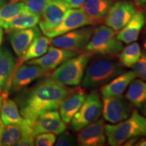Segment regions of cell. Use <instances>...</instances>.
Here are the masks:
<instances>
[{
  "label": "cell",
  "mask_w": 146,
  "mask_h": 146,
  "mask_svg": "<svg viewBox=\"0 0 146 146\" xmlns=\"http://www.w3.org/2000/svg\"><path fill=\"white\" fill-rule=\"evenodd\" d=\"M72 89L47 76L30 88L20 91L16 102L21 116L32 123L43 113L58 110Z\"/></svg>",
  "instance_id": "cell-1"
},
{
  "label": "cell",
  "mask_w": 146,
  "mask_h": 146,
  "mask_svg": "<svg viewBox=\"0 0 146 146\" xmlns=\"http://www.w3.org/2000/svg\"><path fill=\"white\" fill-rule=\"evenodd\" d=\"M105 129L109 145H122L131 138L146 137V117L135 110L126 120L116 124L106 125Z\"/></svg>",
  "instance_id": "cell-2"
},
{
  "label": "cell",
  "mask_w": 146,
  "mask_h": 146,
  "mask_svg": "<svg viewBox=\"0 0 146 146\" xmlns=\"http://www.w3.org/2000/svg\"><path fill=\"white\" fill-rule=\"evenodd\" d=\"M119 62L108 58H101L91 62L85 70L82 79V87L96 89L108 83L125 71Z\"/></svg>",
  "instance_id": "cell-3"
},
{
  "label": "cell",
  "mask_w": 146,
  "mask_h": 146,
  "mask_svg": "<svg viewBox=\"0 0 146 146\" xmlns=\"http://www.w3.org/2000/svg\"><path fill=\"white\" fill-rule=\"evenodd\" d=\"M117 31L108 26L101 25L94 29L90 41L85 47L87 52L101 56L118 55L123 48V43L116 38Z\"/></svg>",
  "instance_id": "cell-4"
},
{
  "label": "cell",
  "mask_w": 146,
  "mask_h": 146,
  "mask_svg": "<svg viewBox=\"0 0 146 146\" xmlns=\"http://www.w3.org/2000/svg\"><path fill=\"white\" fill-rule=\"evenodd\" d=\"M91 56L92 54L89 52L76 55L56 68L51 76L66 86L79 85Z\"/></svg>",
  "instance_id": "cell-5"
},
{
  "label": "cell",
  "mask_w": 146,
  "mask_h": 146,
  "mask_svg": "<svg viewBox=\"0 0 146 146\" xmlns=\"http://www.w3.org/2000/svg\"><path fill=\"white\" fill-rule=\"evenodd\" d=\"M102 102L100 96L96 91H91L85 98L83 104L71 120L70 129L76 131L94 123L101 116Z\"/></svg>",
  "instance_id": "cell-6"
},
{
  "label": "cell",
  "mask_w": 146,
  "mask_h": 146,
  "mask_svg": "<svg viewBox=\"0 0 146 146\" xmlns=\"http://www.w3.org/2000/svg\"><path fill=\"white\" fill-rule=\"evenodd\" d=\"M131 104L123 96L103 98L102 114L106 121L116 124L123 121L132 113Z\"/></svg>",
  "instance_id": "cell-7"
},
{
  "label": "cell",
  "mask_w": 146,
  "mask_h": 146,
  "mask_svg": "<svg viewBox=\"0 0 146 146\" xmlns=\"http://www.w3.org/2000/svg\"><path fill=\"white\" fill-rule=\"evenodd\" d=\"M94 29L93 27H81L52 38L51 43L55 47L78 52L86 47Z\"/></svg>",
  "instance_id": "cell-8"
},
{
  "label": "cell",
  "mask_w": 146,
  "mask_h": 146,
  "mask_svg": "<svg viewBox=\"0 0 146 146\" xmlns=\"http://www.w3.org/2000/svg\"><path fill=\"white\" fill-rule=\"evenodd\" d=\"M52 71L35 64H22L12 73L10 91H20L38 78L49 76Z\"/></svg>",
  "instance_id": "cell-9"
},
{
  "label": "cell",
  "mask_w": 146,
  "mask_h": 146,
  "mask_svg": "<svg viewBox=\"0 0 146 146\" xmlns=\"http://www.w3.org/2000/svg\"><path fill=\"white\" fill-rule=\"evenodd\" d=\"M70 8L64 0H51L42 14L39 22L41 32L45 36L52 32L60 25Z\"/></svg>",
  "instance_id": "cell-10"
},
{
  "label": "cell",
  "mask_w": 146,
  "mask_h": 146,
  "mask_svg": "<svg viewBox=\"0 0 146 146\" xmlns=\"http://www.w3.org/2000/svg\"><path fill=\"white\" fill-rule=\"evenodd\" d=\"M136 12L135 5L128 0H119L112 5L106 17V26L116 31L121 30Z\"/></svg>",
  "instance_id": "cell-11"
},
{
  "label": "cell",
  "mask_w": 146,
  "mask_h": 146,
  "mask_svg": "<svg viewBox=\"0 0 146 146\" xmlns=\"http://www.w3.org/2000/svg\"><path fill=\"white\" fill-rule=\"evenodd\" d=\"M76 143L81 146H101L106 142L104 120L98 119L78 131Z\"/></svg>",
  "instance_id": "cell-12"
},
{
  "label": "cell",
  "mask_w": 146,
  "mask_h": 146,
  "mask_svg": "<svg viewBox=\"0 0 146 146\" xmlns=\"http://www.w3.org/2000/svg\"><path fill=\"white\" fill-rule=\"evenodd\" d=\"M78 52L55 47H49L47 52L41 57L29 60L27 64L38 65L47 70H54L70 58L78 55Z\"/></svg>",
  "instance_id": "cell-13"
},
{
  "label": "cell",
  "mask_w": 146,
  "mask_h": 146,
  "mask_svg": "<svg viewBox=\"0 0 146 146\" xmlns=\"http://www.w3.org/2000/svg\"><path fill=\"white\" fill-rule=\"evenodd\" d=\"M89 25L90 22L89 18L81 8H70L67 11L60 25L46 36L52 39Z\"/></svg>",
  "instance_id": "cell-14"
},
{
  "label": "cell",
  "mask_w": 146,
  "mask_h": 146,
  "mask_svg": "<svg viewBox=\"0 0 146 146\" xmlns=\"http://www.w3.org/2000/svg\"><path fill=\"white\" fill-rule=\"evenodd\" d=\"M33 133L35 135L42 133H52L60 135L66 129V123L62 120L57 110L46 112L39 116L31 124Z\"/></svg>",
  "instance_id": "cell-15"
},
{
  "label": "cell",
  "mask_w": 146,
  "mask_h": 146,
  "mask_svg": "<svg viewBox=\"0 0 146 146\" xmlns=\"http://www.w3.org/2000/svg\"><path fill=\"white\" fill-rule=\"evenodd\" d=\"M87 94L81 87H74L60 106V114L65 123H70L85 101Z\"/></svg>",
  "instance_id": "cell-16"
},
{
  "label": "cell",
  "mask_w": 146,
  "mask_h": 146,
  "mask_svg": "<svg viewBox=\"0 0 146 146\" xmlns=\"http://www.w3.org/2000/svg\"><path fill=\"white\" fill-rule=\"evenodd\" d=\"M41 30L36 26L11 33L9 39L16 56L18 58L21 57L34 40L41 36Z\"/></svg>",
  "instance_id": "cell-17"
},
{
  "label": "cell",
  "mask_w": 146,
  "mask_h": 146,
  "mask_svg": "<svg viewBox=\"0 0 146 146\" xmlns=\"http://www.w3.org/2000/svg\"><path fill=\"white\" fill-rule=\"evenodd\" d=\"M115 0H85L81 6L91 25H97L105 21L108 12Z\"/></svg>",
  "instance_id": "cell-18"
},
{
  "label": "cell",
  "mask_w": 146,
  "mask_h": 146,
  "mask_svg": "<svg viewBox=\"0 0 146 146\" xmlns=\"http://www.w3.org/2000/svg\"><path fill=\"white\" fill-rule=\"evenodd\" d=\"M16 62L13 54L7 47H0V91L9 94Z\"/></svg>",
  "instance_id": "cell-19"
},
{
  "label": "cell",
  "mask_w": 146,
  "mask_h": 146,
  "mask_svg": "<svg viewBox=\"0 0 146 146\" xmlns=\"http://www.w3.org/2000/svg\"><path fill=\"white\" fill-rule=\"evenodd\" d=\"M145 23V14L141 11L136 12L129 23L116 34V38L125 44L135 42L137 40Z\"/></svg>",
  "instance_id": "cell-20"
},
{
  "label": "cell",
  "mask_w": 146,
  "mask_h": 146,
  "mask_svg": "<svg viewBox=\"0 0 146 146\" xmlns=\"http://www.w3.org/2000/svg\"><path fill=\"white\" fill-rule=\"evenodd\" d=\"M136 77L133 70L124 72L113 78L108 83L101 87V94L103 98H110L122 96L129 84Z\"/></svg>",
  "instance_id": "cell-21"
},
{
  "label": "cell",
  "mask_w": 146,
  "mask_h": 146,
  "mask_svg": "<svg viewBox=\"0 0 146 146\" xmlns=\"http://www.w3.org/2000/svg\"><path fill=\"white\" fill-rule=\"evenodd\" d=\"M41 16L29 10L18 14L10 20L3 22L0 25V27L4 29L6 32L12 33L36 26Z\"/></svg>",
  "instance_id": "cell-22"
},
{
  "label": "cell",
  "mask_w": 146,
  "mask_h": 146,
  "mask_svg": "<svg viewBox=\"0 0 146 146\" xmlns=\"http://www.w3.org/2000/svg\"><path fill=\"white\" fill-rule=\"evenodd\" d=\"M50 43V38L47 37V36H39V37L36 38L28 47L25 54L21 57L18 58V60L16 62L14 70H16L20 66L23 64V63L41 57L45 54L48 50Z\"/></svg>",
  "instance_id": "cell-23"
},
{
  "label": "cell",
  "mask_w": 146,
  "mask_h": 146,
  "mask_svg": "<svg viewBox=\"0 0 146 146\" xmlns=\"http://www.w3.org/2000/svg\"><path fill=\"white\" fill-rule=\"evenodd\" d=\"M0 114L1 120L5 125H23L27 120L21 116L16 102L8 98L3 100L0 108Z\"/></svg>",
  "instance_id": "cell-24"
},
{
  "label": "cell",
  "mask_w": 146,
  "mask_h": 146,
  "mask_svg": "<svg viewBox=\"0 0 146 146\" xmlns=\"http://www.w3.org/2000/svg\"><path fill=\"white\" fill-rule=\"evenodd\" d=\"M125 98L138 108H141L146 102V81L134 79L129 84Z\"/></svg>",
  "instance_id": "cell-25"
},
{
  "label": "cell",
  "mask_w": 146,
  "mask_h": 146,
  "mask_svg": "<svg viewBox=\"0 0 146 146\" xmlns=\"http://www.w3.org/2000/svg\"><path fill=\"white\" fill-rule=\"evenodd\" d=\"M141 50L139 45L136 42L129 43V45L123 48L118 54L120 62L125 67L131 68L139 61L141 56Z\"/></svg>",
  "instance_id": "cell-26"
},
{
  "label": "cell",
  "mask_w": 146,
  "mask_h": 146,
  "mask_svg": "<svg viewBox=\"0 0 146 146\" xmlns=\"http://www.w3.org/2000/svg\"><path fill=\"white\" fill-rule=\"evenodd\" d=\"M27 10L29 9L23 0H11L0 7V25Z\"/></svg>",
  "instance_id": "cell-27"
},
{
  "label": "cell",
  "mask_w": 146,
  "mask_h": 146,
  "mask_svg": "<svg viewBox=\"0 0 146 146\" xmlns=\"http://www.w3.org/2000/svg\"><path fill=\"white\" fill-rule=\"evenodd\" d=\"M23 134V129L20 125H8L4 128L1 145H16L21 139Z\"/></svg>",
  "instance_id": "cell-28"
},
{
  "label": "cell",
  "mask_w": 146,
  "mask_h": 146,
  "mask_svg": "<svg viewBox=\"0 0 146 146\" xmlns=\"http://www.w3.org/2000/svg\"><path fill=\"white\" fill-rule=\"evenodd\" d=\"M23 1L29 10L41 16L51 0H23Z\"/></svg>",
  "instance_id": "cell-29"
},
{
  "label": "cell",
  "mask_w": 146,
  "mask_h": 146,
  "mask_svg": "<svg viewBox=\"0 0 146 146\" xmlns=\"http://www.w3.org/2000/svg\"><path fill=\"white\" fill-rule=\"evenodd\" d=\"M56 135L52 133H42L36 135L35 138V145L52 146L56 143Z\"/></svg>",
  "instance_id": "cell-30"
},
{
  "label": "cell",
  "mask_w": 146,
  "mask_h": 146,
  "mask_svg": "<svg viewBox=\"0 0 146 146\" xmlns=\"http://www.w3.org/2000/svg\"><path fill=\"white\" fill-rule=\"evenodd\" d=\"M136 76H138L142 80L146 81V54H141V58L135 64L131 67Z\"/></svg>",
  "instance_id": "cell-31"
},
{
  "label": "cell",
  "mask_w": 146,
  "mask_h": 146,
  "mask_svg": "<svg viewBox=\"0 0 146 146\" xmlns=\"http://www.w3.org/2000/svg\"><path fill=\"white\" fill-rule=\"evenodd\" d=\"M57 141L55 143L56 146H71L75 145L76 143V139L72 135L68 132H65V131L60 133Z\"/></svg>",
  "instance_id": "cell-32"
},
{
  "label": "cell",
  "mask_w": 146,
  "mask_h": 146,
  "mask_svg": "<svg viewBox=\"0 0 146 146\" xmlns=\"http://www.w3.org/2000/svg\"><path fill=\"white\" fill-rule=\"evenodd\" d=\"M35 135L32 130H23V134L20 140L16 143L18 146H32L35 145Z\"/></svg>",
  "instance_id": "cell-33"
},
{
  "label": "cell",
  "mask_w": 146,
  "mask_h": 146,
  "mask_svg": "<svg viewBox=\"0 0 146 146\" xmlns=\"http://www.w3.org/2000/svg\"><path fill=\"white\" fill-rule=\"evenodd\" d=\"M70 8H80L85 3V0H64Z\"/></svg>",
  "instance_id": "cell-34"
},
{
  "label": "cell",
  "mask_w": 146,
  "mask_h": 146,
  "mask_svg": "<svg viewBox=\"0 0 146 146\" xmlns=\"http://www.w3.org/2000/svg\"><path fill=\"white\" fill-rule=\"evenodd\" d=\"M138 140H139V137L131 138L125 142V143L124 144V145H127H127H135V143H136L138 141Z\"/></svg>",
  "instance_id": "cell-35"
},
{
  "label": "cell",
  "mask_w": 146,
  "mask_h": 146,
  "mask_svg": "<svg viewBox=\"0 0 146 146\" xmlns=\"http://www.w3.org/2000/svg\"><path fill=\"white\" fill-rule=\"evenodd\" d=\"M4 128L5 124L3 123L1 118H0V145H1V139H2V135L3 130H4Z\"/></svg>",
  "instance_id": "cell-36"
},
{
  "label": "cell",
  "mask_w": 146,
  "mask_h": 146,
  "mask_svg": "<svg viewBox=\"0 0 146 146\" xmlns=\"http://www.w3.org/2000/svg\"><path fill=\"white\" fill-rule=\"evenodd\" d=\"M8 94H8V93H5V92H3L2 91H0V108H1V103H2L3 100L5 98H8Z\"/></svg>",
  "instance_id": "cell-37"
},
{
  "label": "cell",
  "mask_w": 146,
  "mask_h": 146,
  "mask_svg": "<svg viewBox=\"0 0 146 146\" xmlns=\"http://www.w3.org/2000/svg\"><path fill=\"white\" fill-rule=\"evenodd\" d=\"M137 146H146V139H140L135 144Z\"/></svg>",
  "instance_id": "cell-38"
},
{
  "label": "cell",
  "mask_w": 146,
  "mask_h": 146,
  "mask_svg": "<svg viewBox=\"0 0 146 146\" xmlns=\"http://www.w3.org/2000/svg\"><path fill=\"white\" fill-rule=\"evenodd\" d=\"M3 31L2 27H0V46H1V43L3 41Z\"/></svg>",
  "instance_id": "cell-39"
},
{
  "label": "cell",
  "mask_w": 146,
  "mask_h": 146,
  "mask_svg": "<svg viewBox=\"0 0 146 146\" xmlns=\"http://www.w3.org/2000/svg\"><path fill=\"white\" fill-rule=\"evenodd\" d=\"M134 1L138 5L146 4V0H134Z\"/></svg>",
  "instance_id": "cell-40"
},
{
  "label": "cell",
  "mask_w": 146,
  "mask_h": 146,
  "mask_svg": "<svg viewBox=\"0 0 146 146\" xmlns=\"http://www.w3.org/2000/svg\"><path fill=\"white\" fill-rule=\"evenodd\" d=\"M142 107H143V108H142V112H143L144 116L146 117V102H145V104H144Z\"/></svg>",
  "instance_id": "cell-41"
},
{
  "label": "cell",
  "mask_w": 146,
  "mask_h": 146,
  "mask_svg": "<svg viewBox=\"0 0 146 146\" xmlns=\"http://www.w3.org/2000/svg\"><path fill=\"white\" fill-rule=\"evenodd\" d=\"M5 3V0H0V7L2 6Z\"/></svg>",
  "instance_id": "cell-42"
},
{
  "label": "cell",
  "mask_w": 146,
  "mask_h": 146,
  "mask_svg": "<svg viewBox=\"0 0 146 146\" xmlns=\"http://www.w3.org/2000/svg\"><path fill=\"white\" fill-rule=\"evenodd\" d=\"M144 47H145V49L146 50V43H145V44H144Z\"/></svg>",
  "instance_id": "cell-43"
}]
</instances>
